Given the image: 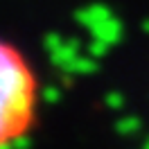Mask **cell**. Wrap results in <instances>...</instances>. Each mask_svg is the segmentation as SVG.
Returning a JSON list of instances; mask_svg holds the SVG:
<instances>
[{
	"mask_svg": "<svg viewBox=\"0 0 149 149\" xmlns=\"http://www.w3.org/2000/svg\"><path fill=\"white\" fill-rule=\"evenodd\" d=\"M41 86L32 61L0 36V149L25 140L36 127Z\"/></svg>",
	"mask_w": 149,
	"mask_h": 149,
	"instance_id": "cell-1",
	"label": "cell"
}]
</instances>
